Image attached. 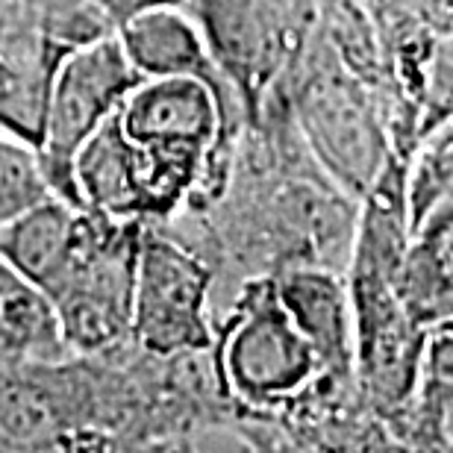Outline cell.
I'll use <instances>...</instances> for the list:
<instances>
[{"label":"cell","mask_w":453,"mask_h":453,"mask_svg":"<svg viewBox=\"0 0 453 453\" xmlns=\"http://www.w3.org/2000/svg\"><path fill=\"white\" fill-rule=\"evenodd\" d=\"M212 368L226 401L257 418H283L327 383L319 353L288 319L271 274L242 283L215 330Z\"/></svg>","instance_id":"6da1fadb"},{"label":"cell","mask_w":453,"mask_h":453,"mask_svg":"<svg viewBox=\"0 0 453 453\" xmlns=\"http://www.w3.org/2000/svg\"><path fill=\"white\" fill-rule=\"evenodd\" d=\"M397 259L403 257L350 248L344 265L353 303V388L392 441L418 392L430 342V330L397 297Z\"/></svg>","instance_id":"7a4b0ae2"},{"label":"cell","mask_w":453,"mask_h":453,"mask_svg":"<svg viewBox=\"0 0 453 453\" xmlns=\"http://www.w3.org/2000/svg\"><path fill=\"white\" fill-rule=\"evenodd\" d=\"M292 121L315 165L357 203L395 153L380 88L353 74L336 50L310 59L292 92Z\"/></svg>","instance_id":"3957f363"},{"label":"cell","mask_w":453,"mask_h":453,"mask_svg":"<svg viewBox=\"0 0 453 453\" xmlns=\"http://www.w3.org/2000/svg\"><path fill=\"white\" fill-rule=\"evenodd\" d=\"M144 226L80 212L74 244L42 288L59 315L71 353H106L133 342V295Z\"/></svg>","instance_id":"277c9868"},{"label":"cell","mask_w":453,"mask_h":453,"mask_svg":"<svg viewBox=\"0 0 453 453\" xmlns=\"http://www.w3.org/2000/svg\"><path fill=\"white\" fill-rule=\"evenodd\" d=\"M212 297L210 259L159 230V224L144 226L133 295V344L153 357L210 353L219 330Z\"/></svg>","instance_id":"5b68a950"},{"label":"cell","mask_w":453,"mask_h":453,"mask_svg":"<svg viewBox=\"0 0 453 453\" xmlns=\"http://www.w3.org/2000/svg\"><path fill=\"white\" fill-rule=\"evenodd\" d=\"M142 74L133 68L118 35L65 53L50 86L39 157L53 195L71 201L77 153L118 112Z\"/></svg>","instance_id":"8992f818"},{"label":"cell","mask_w":453,"mask_h":453,"mask_svg":"<svg viewBox=\"0 0 453 453\" xmlns=\"http://www.w3.org/2000/svg\"><path fill=\"white\" fill-rule=\"evenodd\" d=\"M274 292L319 353L327 383L353 386V303L344 271L330 265H286L271 274Z\"/></svg>","instance_id":"52a82bcc"},{"label":"cell","mask_w":453,"mask_h":453,"mask_svg":"<svg viewBox=\"0 0 453 453\" xmlns=\"http://www.w3.org/2000/svg\"><path fill=\"white\" fill-rule=\"evenodd\" d=\"M118 42L142 77H206L230 83L206 30L188 4H162L127 18L115 30Z\"/></svg>","instance_id":"ba28073f"},{"label":"cell","mask_w":453,"mask_h":453,"mask_svg":"<svg viewBox=\"0 0 453 453\" xmlns=\"http://www.w3.org/2000/svg\"><path fill=\"white\" fill-rule=\"evenodd\" d=\"M395 288L406 312L430 333L453 319V203H436L412 224Z\"/></svg>","instance_id":"9c48e42d"},{"label":"cell","mask_w":453,"mask_h":453,"mask_svg":"<svg viewBox=\"0 0 453 453\" xmlns=\"http://www.w3.org/2000/svg\"><path fill=\"white\" fill-rule=\"evenodd\" d=\"M62 357L71 348L50 297L0 259V368Z\"/></svg>","instance_id":"30bf717a"},{"label":"cell","mask_w":453,"mask_h":453,"mask_svg":"<svg viewBox=\"0 0 453 453\" xmlns=\"http://www.w3.org/2000/svg\"><path fill=\"white\" fill-rule=\"evenodd\" d=\"M80 212L59 195L44 197L0 226V259L44 288L74 244Z\"/></svg>","instance_id":"8fae6325"},{"label":"cell","mask_w":453,"mask_h":453,"mask_svg":"<svg viewBox=\"0 0 453 453\" xmlns=\"http://www.w3.org/2000/svg\"><path fill=\"white\" fill-rule=\"evenodd\" d=\"M395 441L410 450H453V333H430L418 392Z\"/></svg>","instance_id":"7c38bea8"},{"label":"cell","mask_w":453,"mask_h":453,"mask_svg":"<svg viewBox=\"0 0 453 453\" xmlns=\"http://www.w3.org/2000/svg\"><path fill=\"white\" fill-rule=\"evenodd\" d=\"M406 203L412 224L436 203H453V112L415 144L406 165Z\"/></svg>","instance_id":"4fadbf2b"},{"label":"cell","mask_w":453,"mask_h":453,"mask_svg":"<svg viewBox=\"0 0 453 453\" xmlns=\"http://www.w3.org/2000/svg\"><path fill=\"white\" fill-rule=\"evenodd\" d=\"M50 195L53 188L39 150L30 142L0 130V226Z\"/></svg>","instance_id":"5bb4252c"},{"label":"cell","mask_w":453,"mask_h":453,"mask_svg":"<svg viewBox=\"0 0 453 453\" xmlns=\"http://www.w3.org/2000/svg\"><path fill=\"white\" fill-rule=\"evenodd\" d=\"M39 6L44 33L65 53L115 35L118 30L97 0H39Z\"/></svg>","instance_id":"9a60e30c"},{"label":"cell","mask_w":453,"mask_h":453,"mask_svg":"<svg viewBox=\"0 0 453 453\" xmlns=\"http://www.w3.org/2000/svg\"><path fill=\"white\" fill-rule=\"evenodd\" d=\"M377 15H403L433 33H453V0H374Z\"/></svg>","instance_id":"2e32d148"},{"label":"cell","mask_w":453,"mask_h":453,"mask_svg":"<svg viewBox=\"0 0 453 453\" xmlns=\"http://www.w3.org/2000/svg\"><path fill=\"white\" fill-rule=\"evenodd\" d=\"M101 4V9L106 15L112 18L115 27H121L127 18H133V15H139L144 12V9H150V6H162V4H188V0H97Z\"/></svg>","instance_id":"e0dca14e"},{"label":"cell","mask_w":453,"mask_h":453,"mask_svg":"<svg viewBox=\"0 0 453 453\" xmlns=\"http://www.w3.org/2000/svg\"><path fill=\"white\" fill-rule=\"evenodd\" d=\"M439 330H448V333H453V319H450V321L445 324V327H439Z\"/></svg>","instance_id":"ac0fdd59"}]
</instances>
